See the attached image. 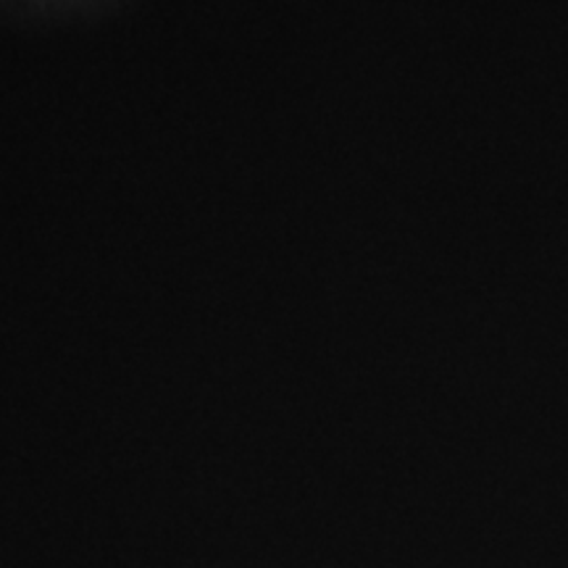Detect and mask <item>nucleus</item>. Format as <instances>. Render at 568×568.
Returning <instances> with one entry per match:
<instances>
[]
</instances>
